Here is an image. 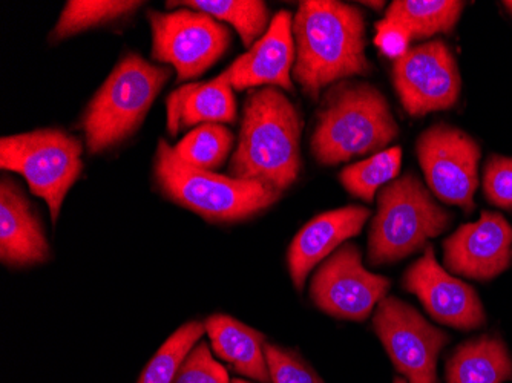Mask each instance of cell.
<instances>
[{
  "label": "cell",
  "mask_w": 512,
  "mask_h": 383,
  "mask_svg": "<svg viewBox=\"0 0 512 383\" xmlns=\"http://www.w3.org/2000/svg\"><path fill=\"white\" fill-rule=\"evenodd\" d=\"M365 31L359 8L335 0L301 2L293 17V80L316 100L333 83L370 73Z\"/></svg>",
  "instance_id": "cell-1"
},
{
  "label": "cell",
  "mask_w": 512,
  "mask_h": 383,
  "mask_svg": "<svg viewBox=\"0 0 512 383\" xmlns=\"http://www.w3.org/2000/svg\"><path fill=\"white\" fill-rule=\"evenodd\" d=\"M302 122L298 109L278 88L250 92L230 177L255 181L283 194L301 171Z\"/></svg>",
  "instance_id": "cell-2"
},
{
  "label": "cell",
  "mask_w": 512,
  "mask_h": 383,
  "mask_svg": "<svg viewBox=\"0 0 512 383\" xmlns=\"http://www.w3.org/2000/svg\"><path fill=\"white\" fill-rule=\"evenodd\" d=\"M398 134V123L378 88L344 83L325 95L310 148L319 163L335 166L385 151Z\"/></svg>",
  "instance_id": "cell-3"
},
{
  "label": "cell",
  "mask_w": 512,
  "mask_h": 383,
  "mask_svg": "<svg viewBox=\"0 0 512 383\" xmlns=\"http://www.w3.org/2000/svg\"><path fill=\"white\" fill-rule=\"evenodd\" d=\"M161 192L211 223H237L269 209L281 192L255 181L201 171L181 161L168 141L160 140L154 164Z\"/></svg>",
  "instance_id": "cell-4"
},
{
  "label": "cell",
  "mask_w": 512,
  "mask_h": 383,
  "mask_svg": "<svg viewBox=\"0 0 512 383\" xmlns=\"http://www.w3.org/2000/svg\"><path fill=\"white\" fill-rule=\"evenodd\" d=\"M169 77L168 68L151 65L137 54H129L115 66L80 123L88 151L100 154L131 137Z\"/></svg>",
  "instance_id": "cell-5"
},
{
  "label": "cell",
  "mask_w": 512,
  "mask_h": 383,
  "mask_svg": "<svg viewBox=\"0 0 512 383\" xmlns=\"http://www.w3.org/2000/svg\"><path fill=\"white\" fill-rule=\"evenodd\" d=\"M453 215L434 201L416 175L407 174L382 187L370 227L368 261L393 264L427 247L450 227Z\"/></svg>",
  "instance_id": "cell-6"
},
{
  "label": "cell",
  "mask_w": 512,
  "mask_h": 383,
  "mask_svg": "<svg viewBox=\"0 0 512 383\" xmlns=\"http://www.w3.org/2000/svg\"><path fill=\"white\" fill-rule=\"evenodd\" d=\"M79 138L60 129H39L0 140V167L22 175L31 192L46 201L53 224L66 194L83 171Z\"/></svg>",
  "instance_id": "cell-7"
},
{
  "label": "cell",
  "mask_w": 512,
  "mask_h": 383,
  "mask_svg": "<svg viewBox=\"0 0 512 383\" xmlns=\"http://www.w3.org/2000/svg\"><path fill=\"white\" fill-rule=\"evenodd\" d=\"M152 57L177 71L178 82L197 79L229 50L232 34L209 14L195 10L149 13Z\"/></svg>",
  "instance_id": "cell-8"
},
{
  "label": "cell",
  "mask_w": 512,
  "mask_h": 383,
  "mask_svg": "<svg viewBox=\"0 0 512 383\" xmlns=\"http://www.w3.org/2000/svg\"><path fill=\"white\" fill-rule=\"evenodd\" d=\"M416 152L431 192L444 203L473 212L479 187L477 141L467 132L439 123L417 138Z\"/></svg>",
  "instance_id": "cell-9"
},
{
  "label": "cell",
  "mask_w": 512,
  "mask_h": 383,
  "mask_svg": "<svg viewBox=\"0 0 512 383\" xmlns=\"http://www.w3.org/2000/svg\"><path fill=\"white\" fill-rule=\"evenodd\" d=\"M391 362L408 383H439L437 359L450 338L401 299H382L373 319Z\"/></svg>",
  "instance_id": "cell-10"
},
{
  "label": "cell",
  "mask_w": 512,
  "mask_h": 383,
  "mask_svg": "<svg viewBox=\"0 0 512 383\" xmlns=\"http://www.w3.org/2000/svg\"><path fill=\"white\" fill-rule=\"evenodd\" d=\"M393 85L411 117L453 108L462 80L453 51L444 40H431L394 60Z\"/></svg>",
  "instance_id": "cell-11"
},
{
  "label": "cell",
  "mask_w": 512,
  "mask_h": 383,
  "mask_svg": "<svg viewBox=\"0 0 512 383\" xmlns=\"http://www.w3.org/2000/svg\"><path fill=\"white\" fill-rule=\"evenodd\" d=\"M391 282L362 266V255L353 244L341 247L319 267L312 279L310 296L319 310L348 321H365Z\"/></svg>",
  "instance_id": "cell-12"
},
{
  "label": "cell",
  "mask_w": 512,
  "mask_h": 383,
  "mask_svg": "<svg viewBox=\"0 0 512 383\" xmlns=\"http://www.w3.org/2000/svg\"><path fill=\"white\" fill-rule=\"evenodd\" d=\"M404 289L416 295L440 324L465 331L485 324V310L476 290L440 266L433 246L425 247L422 258L405 272Z\"/></svg>",
  "instance_id": "cell-13"
},
{
  "label": "cell",
  "mask_w": 512,
  "mask_h": 383,
  "mask_svg": "<svg viewBox=\"0 0 512 383\" xmlns=\"http://www.w3.org/2000/svg\"><path fill=\"white\" fill-rule=\"evenodd\" d=\"M512 259V227L500 213L483 212L477 223L463 224L444 243L450 272L488 281L502 275Z\"/></svg>",
  "instance_id": "cell-14"
},
{
  "label": "cell",
  "mask_w": 512,
  "mask_h": 383,
  "mask_svg": "<svg viewBox=\"0 0 512 383\" xmlns=\"http://www.w3.org/2000/svg\"><path fill=\"white\" fill-rule=\"evenodd\" d=\"M295 60L293 17L289 11L284 10L273 17L266 34L224 73L235 91L258 86H279L292 92L295 89L292 77Z\"/></svg>",
  "instance_id": "cell-15"
},
{
  "label": "cell",
  "mask_w": 512,
  "mask_h": 383,
  "mask_svg": "<svg viewBox=\"0 0 512 383\" xmlns=\"http://www.w3.org/2000/svg\"><path fill=\"white\" fill-rule=\"evenodd\" d=\"M370 218V210L361 206H347L325 212L313 218L295 236L287 253L290 278L296 289L304 287L307 276L332 255L347 239L361 233Z\"/></svg>",
  "instance_id": "cell-16"
},
{
  "label": "cell",
  "mask_w": 512,
  "mask_h": 383,
  "mask_svg": "<svg viewBox=\"0 0 512 383\" xmlns=\"http://www.w3.org/2000/svg\"><path fill=\"white\" fill-rule=\"evenodd\" d=\"M50 258V246L27 197L14 181L0 184V259L5 266L25 267Z\"/></svg>",
  "instance_id": "cell-17"
},
{
  "label": "cell",
  "mask_w": 512,
  "mask_h": 383,
  "mask_svg": "<svg viewBox=\"0 0 512 383\" xmlns=\"http://www.w3.org/2000/svg\"><path fill=\"white\" fill-rule=\"evenodd\" d=\"M235 118L237 102L226 73L211 82L183 86L168 102V131L172 135L177 134L181 126L234 123Z\"/></svg>",
  "instance_id": "cell-18"
},
{
  "label": "cell",
  "mask_w": 512,
  "mask_h": 383,
  "mask_svg": "<svg viewBox=\"0 0 512 383\" xmlns=\"http://www.w3.org/2000/svg\"><path fill=\"white\" fill-rule=\"evenodd\" d=\"M204 327L217 356L232 365L238 374L261 383L272 382L263 333L226 315L211 316Z\"/></svg>",
  "instance_id": "cell-19"
},
{
  "label": "cell",
  "mask_w": 512,
  "mask_h": 383,
  "mask_svg": "<svg viewBox=\"0 0 512 383\" xmlns=\"http://www.w3.org/2000/svg\"><path fill=\"white\" fill-rule=\"evenodd\" d=\"M512 379V357L497 336L483 334L460 345L447 362V383H503Z\"/></svg>",
  "instance_id": "cell-20"
},
{
  "label": "cell",
  "mask_w": 512,
  "mask_h": 383,
  "mask_svg": "<svg viewBox=\"0 0 512 383\" xmlns=\"http://www.w3.org/2000/svg\"><path fill=\"white\" fill-rule=\"evenodd\" d=\"M465 4L459 0H394L384 19L399 23L411 40L448 34L459 22Z\"/></svg>",
  "instance_id": "cell-21"
},
{
  "label": "cell",
  "mask_w": 512,
  "mask_h": 383,
  "mask_svg": "<svg viewBox=\"0 0 512 383\" xmlns=\"http://www.w3.org/2000/svg\"><path fill=\"white\" fill-rule=\"evenodd\" d=\"M192 8L209 14L217 20L230 23L240 34L244 46L252 48L269 30V8L261 0H186V2H169L168 7Z\"/></svg>",
  "instance_id": "cell-22"
},
{
  "label": "cell",
  "mask_w": 512,
  "mask_h": 383,
  "mask_svg": "<svg viewBox=\"0 0 512 383\" xmlns=\"http://www.w3.org/2000/svg\"><path fill=\"white\" fill-rule=\"evenodd\" d=\"M140 5H143V2L132 0H71L60 14L51 33V40L59 42L89 28L122 19L123 16L137 10Z\"/></svg>",
  "instance_id": "cell-23"
},
{
  "label": "cell",
  "mask_w": 512,
  "mask_h": 383,
  "mask_svg": "<svg viewBox=\"0 0 512 383\" xmlns=\"http://www.w3.org/2000/svg\"><path fill=\"white\" fill-rule=\"evenodd\" d=\"M401 161L402 149L399 146L385 149L367 160L345 167L339 180L348 194L371 203L382 186L396 180L401 171Z\"/></svg>",
  "instance_id": "cell-24"
},
{
  "label": "cell",
  "mask_w": 512,
  "mask_h": 383,
  "mask_svg": "<svg viewBox=\"0 0 512 383\" xmlns=\"http://www.w3.org/2000/svg\"><path fill=\"white\" fill-rule=\"evenodd\" d=\"M232 146L234 134L226 126L207 123L189 132L175 146L174 151L177 157L189 166L212 172L223 166Z\"/></svg>",
  "instance_id": "cell-25"
},
{
  "label": "cell",
  "mask_w": 512,
  "mask_h": 383,
  "mask_svg": "<svg viewBox=\"0 0 512 383\" xmlns=\"http://www.w3.org/2000/svg\"><path fill=\"white\" fill-rule=\"evenodd\" d=\"M206 327L201 322H189L178 328L171 338L161 345L152 361L146 365L138 383H172L186 357L200 341Z\"/></svg>",
  "instance_id": "cell-26"
},
{
  "label": "cell",
  "mask_w": 512,
  "mask_h": 383,
  "mask_svg": "<svg viewBox=\"0 0 512 383\" xmlns=\"http://www.w3.org/2000/svg\"><path fill=\"white\" fill-rule=\"evenodd\" d=\"M267 365L273 383H324L321 377L292 351L266 344Z\"/></svg>",
  "instance_id": "cell-27"
},
{
  "label": "cell",
  "mask_w": 512,
  "mask_h": 383,
  "mask_svg": "<svg viewBox=\"0 0 512 383\" xmlns=\"http://www.w3.org/2000/svg\"><path fill=\"white\" fill-rule=\"evenodd\" d=\"M172 383H230V380L209 347L200 344L186 357Z\"/></svg>",
  "instance_id": "cell-28"
},
{
  "label": "cell",
  "mask_w": 512,
  "mask_h": 383,
  "mask_svg": "<svg viewBox=\"0 0 512 383\" xmlns=\"http://www.w3.org/2000/svg\"><path fill=\"white\" fill-rule=\"evenodd\" d=\"M483 190L491 204L512 210V158H490L483 171Z\"/></svg>",
  "instance_id": "cell-29"
},
{
  "label": "cell",
  "mask_w": 512,
  "mask_h": 383,
  "mask_svg": "<svg viewBox=\"0 0 512 383\" xmlns=\"http://www.w3.org/2000/svg\"><path fill=\"white\" fill-rule=\"evenodd\" d=\"M411 36L399 23L382 19L376 25L375 45L384 56L401 59L410 50Z\"/></svg>",
  "instance_id": "cell-30"
},
{
  "label": "cell",
  "mask_w": 512,
  "mask_h": 383,
  "mask_svg": "<svg viewBox=\"0 0 512 383\" xmlns=\"http://www.w3.org/2000/svg\"><path fill=\"white\" fill-rule=\"evenodd\" d=\"M365 5H370V7H375L378 8V10H381L382 5H384V2H378V4H376V2H365Z\"/></svg>",
  "instance_id": "cell-31"
},
{
  "label": "cell",
  "mask_w": 512,
  "mask_h": 383,
  "mask_svg": "<svg viewBox=\"0 0 512 383\" xmlns=\"http://www.w3.org/2000/svg\"><path fill=\"white\" fill-rule=\"evenodd\" d=\"M503 5H505V7L508 8L509 13L512 14V0L511 2H503Z\"/></svg>",
  "instance_id": "cell-32"
},
{
  "label": "cell",
  "mask_w": 512,
  "mask_h": 383,
  "mask_svg": "<svg viewBox=\"0 0 512 383\" xmlns=\"http://www.w3.org/2000/svg\"><path fill=\"white\" fill-rule=\"evenodd\" d=\"M394 383H407V380L401 379V377H398V379H394Z\"/></svg>",
  "instance_id": "cell-33"
},
{
  "label": "cell",
  "mask_w": 512,
  "mask_h": 383,
  "mask_svg": "<svg viewBox=\"0 0 512 383\" xmlns=\"http://www.w3.org/2000/svg\"><path fill=\"white\" fill-rule=\"evenodd\" d=\"M232 383H249V382H244V380L235 379L234 382H232Z\"/></svg>",
  "instance_id": "cell-34"
}]
</instances>
